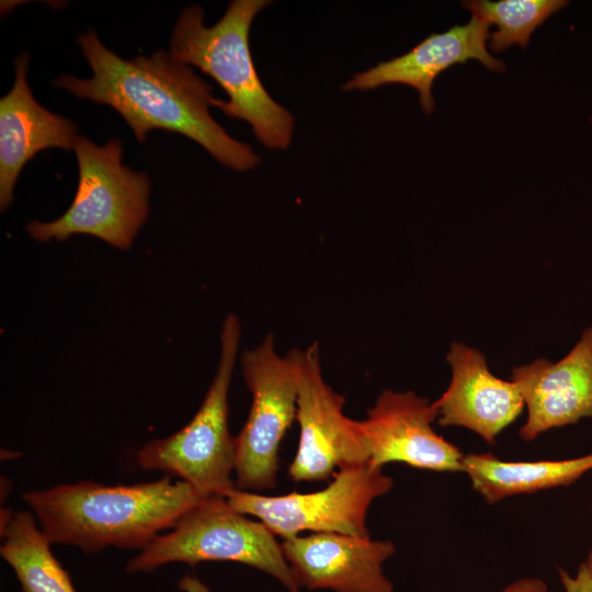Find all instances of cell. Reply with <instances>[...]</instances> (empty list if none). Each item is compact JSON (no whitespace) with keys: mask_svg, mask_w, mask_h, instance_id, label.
<instances>
[{"mask_svg":"<svg viewBox=\"0 0 592 592\" xmlns=\"http://www.w3.org/2000/svg\"><path fill=\"white\" fill-rule=\"evenodd\" d=\"M433 402L413 391L384 390L367 417L360 421L369 448V465L383 468L389 463L439 471L463 473L464 454L437 434Z\"/></svg>","mask_w":592,"mask_h":592,"instance_id":"obj_10","label":"cell"},{"mask_svg":"<svg viewBox=\"0 0 592 592\" xmlns=\"http://www.w3.org/2000/svg\"><path fill=\"white\" fill-rule=\"evenodd\" d=\"M592 576V550L589 554L587 560L583 562Z\"/></svg>","mask_w":592,"mask_h":592,"instance_id":"obj_22","label":"cell"},{"mask_svg":"<svg viewBox=\"0 0 592 592\" xmlns=\"http://www.w3.org/2000/svg\"><path fill=\"white\" fill-rule=\"evenodd\" d=\"M267 0H234L213 26L204 25V11L192 4L179 15L170 41V55L197 67L227 93L214 106L227 117L247 122L266 148L287 149L295 119L264 88L253 64L249 33Z\"/></svg>","mask_w":592,"mask_h":592,"instance_id":"obj_3","label":"cell"},{"mask_svg":"<svg viewBox=\"0 0 592 592\" xmlns=\"http://www.w3.org/2000/svg\"><path fill=\"white\" fill-rule=\"evenodd\" d=\"M297 373L299 443L288 475L295 482L327 479L335 468L369 463L360 421L343 412L344 398L322 376L318 344L291 350Z\"/></svg>","mask_w":592,"mask_h":592,"instance_id":"obj_9","label":"cell"},{"mask_svg":"<svg viewBox=\"0 0 592 592\" xmlns=\"http://www.w3.org/2000/svg\"><path fill=\"white\" fill-rule=\"evenodd\" d=\"M232 561L263 571L288 592H300L275 535L235 510L223 496L202 498L146 548L130 558L128 573L150 572L172 562Z\"/></svg>","mask_w":592,"mask_h":592,"instance_id":"obj_6","label":"cell"},{"mask_svg":"<svg viewBox=\"0 0 592 592\" xmlns=\"http://www.w3.org/2000/svg\"><path fill=\"white\" fill-rule=\"evenodd\" d=\"M392 485L383 468L367 463L341 468L327 487L315 492L265 496L234 487L224 497L235 510L258 517L283 539L306 531L368 537V509Z\"/></svg>","mask_w":592,"mask_h":592,"instance_id":"obj_7","label":"cell"},{"mask_svg":"<svg viewBox=\"0 0 592 592\" xmlns=\"http://www.w3.org/2000/svg\"><path fill=\"white\" fill-rule=\"evenodd\" d=\"M527 409L520 437L533 441L542 433L592 418V327L558 362L537 358L512 369Z\"/></svg>","mask_w":592,"mask_h":592,"instance_id":"obj_12","label":"cell"},{"mask_svg":"<svg viewBox=\"0 0 592 592\" xmlns=\"http://www.w3.org/2000/svg\"><path fill=\"white\" fill-rule=\"evenodd\" d=\"M72 150L79 180L71 205L55 220L29 223V235L38 242L89 235L117 249H129L149 214L148 175L122 163L121 139L99 146L78 135Z\"/></svg>","mask_w":592,"mask_h":592,"instance_id":"obj_4","label":"cell"},{"mask_svg":"<svg viewBox=\"0 0 592 592\" xmlns=\"http://www.w3.org/2000/svg\"><path fill=\"white\" fill-rule=\"evenodd\" d=\"M452 379L435 401L441 426L468 429L489 444L522 413L524 401L515 383L493 375L479 351L452 344L446 355Z\"/></svg>","mask_w":592,"mask_h":592,"instance_id":"obj_13","label":"cell"},{"mask_svg":"<svg viewBox=\"0 0 592 592\" xmlns=\"http://www.w3.org/2000/svg\"><path fill=\"white\" fill-rule=\"evenodd\" d=\"M240 337L239 320L229 314L223 322L218 367L200 409L178 432L145 444L136 455L140 468L179 477L202 497H224L235 487L237 440L228 428V390Z\"/></svg>","mask_w":592,"mask_h":592,"instance_id":"obj_5","label":"cell"},{"mask_svg":"<svg viewBox=\"0 0 592 592\" xmlns=\"http://www.w3.org/2000/svg\"><path fill=\"white\" fill-rule=\"evenodd\" d=\"M251 392L249 415L236 436L235 487L266 490L276 483L282 439L297 415V373L292 352L281 356L272 334L240 357Z\"/></svg>","mask_w":592,"mask_h":592,"instance_id":"obj_8","label":"cell"},{"mask_svg":"<svg viewBox=\"0 0 592 592\" xmlns=\"http://www.w3.org/2000/svg\"><path fill=\"white\" fill-rule=\"evenodd\" d=\"M568 3L566 0H470L463 5L473 16L498 26L489 36L490 49L498 53L513 44L525 48L535 29Z\"/></svg>","mask_w":592,"mask_h":592,"instance_id":"obj_18","label":"cell"},{"mask_svg":"<svg viewBox=\"0 0 592 592\" xmlns=\"http://www.w3.org/2000/svg\"><path fill=\"white\" fill-rule=\"evenodd\" d=\"M292 574L307 590L392 592L383 565L396 551L389 540L339 533H312L284 539Z\"/></svg>","mask_w":592,"mask_h":592,"instance_id":"obj_11","label":"cell"},{"mask_svg":"<svg viewBox=\"0 0 592 592\" xmlns=\"http://www.w3.org/2000/svg\"><path fill=\"white\" fill-rule=\"evenodd\" d=\"M463 466L476 492L487 503L504 498L569 486L592 470V454L562 460L510 462L492 453H470Z\"/></svg>","mask_w":592,"mask_h":592,"instance_id":"obj_16","label":"cell"},{"mask_svg":"<svg viewBox=\"0 0 592 592\" xmlns=\"http://www.w3.org/2000/svg\"><path fill=\"white\" fill-rule=\"evenodd\" d=\"M558 574L565 592H592V576L582 562L574 577L558 568Z\"/></svg>","mask_w":592,"mask_h":592,"instance_id":"obj_19","label":"cell"},{"mask_svg":"<svg viewBox=\"0 0 592 592\" xmlns=\"http://www.w3.org/2000/svg\"><path fill=\"white\" fill-rule=\"evenodd\" d=\"M78 43L93 75L89 79L62 75L54 81L56 87L114 109L138 143L150 130L163 129L194 140L235 171L258 166L253 148L231 137L210 115L213 88L189 65L163 49L123 59L100 42L94 30L79 35Z\"/></svg>","mask_w":592,"mask_h":592,"instance_id":"obj_1","label":"cell"},{"mask_svg":"<svg viewBox=\"0 0 592 592\" xmlns=\"http://www.w3.org/2000/svg\"><path fill=\"white\" fill-rule=\"evenodd\" d=\"M548 588L544 580L536 577L520 578L508 584L501 592H547Z\"/></svg>","mask_w":592,"mask_h":592,"instance_id":"obj_20","label":"cell"},{"mask_svg":"<svg viewBox=\"0 0 592 592\" xmlns=\"http://www.w3.org/2000/svg\"><path fill=\"white\" fill-rule=\"evenodd\" d=\"M202 498L170 476L117 486L87 480L22 494L52 544L88 554L107 547L143 550Z\"/></svg>","mask_w":592,"mask_h":592,"instance_id":"obj_2","label":"cell"},{"mask_svg":"<svg viewBox=\"0 0 592 592\" xmlns=\"http://www.w3.org/2000/svg\"><path fill=\"white\" fill-rule=\"evenodd\" d=\"M180 589L185 592H208L202 582L192 577H184L180 581Z\"/></svg>","mask_w":592,"mask_h":592,"instance_id":"obj_21","label":"cell"},{"mask_svg":"<svg viewBox=\"0 0 592 592\" xmlns=\"http://www.w3.org/2000/svg\"><path fill=\"white\" fill-rule=\"evenodd\" d=\"M36 521L30 512H13L1 527V557L13 569L23 592H77Z\"/></svg>","mask_w":592,"mask_h":592,"instance_id":"obj_17","label":"cell"},{"mask_svg":"<svg viewBox=\"0 0 592 592\" xmlns=\"http://www.w3.org/2000/svg\"><path fill=\"white\" fill-rule=\"evenodd\" d=\"M489 25L471 16L465 25H454L444 33H432L408 53L355 73L341 89L365 91L385 84L409 86L419 92L422 110L431 113L434 110V79L451 66L477 59L488 69L498 72L505 70V65L487 50Z\"/></svg>","mask_w":592,"mask_h":592,"instance_id":"obj_14","label":"cell"},{"mask_svg":"<svg viewBox=\"0 0 592 592\" xmlns=\"http://www.w3.org/2000/svg\"><path fill=\"white\" fill-rule=\"evenodd\" d=\"M30 55L14 60V82L0 99V208L13 201L15 182L24 166L41 150L72 149L77 124L42 106L27 83Z\"/></svg>","mask_w":592,"mask_h":592,"instance_id":"obj_15","label":"cell"}]
</instances>
